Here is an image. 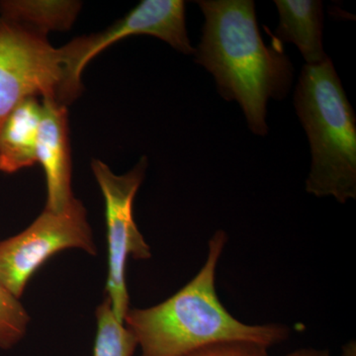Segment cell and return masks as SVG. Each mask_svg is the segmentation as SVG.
<instances>
[{"instance_id":"obj_1","label":"cell","mask_w":356,"mask_h":356,"mask_svg":"<svg viewBox=\"0 0 356 356\" xmlns=\"http://www.w3.org/2000/svg\"><path fill=\"white\" fill-rule=\"evenodd\" d=\"M205 16L196 62L211 72L218 91L242 107L248 128L266 136L267 102L287 95L293 67L282 43L266 46L259 33L252 0L198 1Z\"/></svg>"},{"instance_id":"obj_2","label":"cell","mask_w":356,"mask_h":356,"mask_svg":"<svg viewBox=\"0 0 356 356\" xmlns=\"http://www.w3.org/2000/svg\"><path fill=\"white\" fill-rule=\"evenodd\" d=\"M226 243V233L216 232L207 259L193 280L159 305L128 311L124 324L136 337L140 356H184L225 341H250L270 348L287 339L289 329L285 325L245 324L220 301L215 278Z\"/></svg>"},{"instance_id":"obj_3","label":"cell","mask_w":356,"mask_h":356,"mask_svg":"<svg viewBox=\"0 0 356 356\" xmlns=\"http://www.w3.org/2000/svg\"><path fill=\"white\" fill-rule=\"evenodd\" d=\"M294 104L311 146L306 191L343 204L355 199V114L331 58L304 65Z\"/></svg>"},{"instance_id":"obj_4","label":"cell","mask_w":356,"mask_h":356,"mask_svg":"<svg viewBox=\"0 0 356 356\" xmlns=\"http://www.w3.org/2000/svg\"><path fill=\"white\" fill-rule=\"evenodd\" d=\"M39 95L55 98L65 106L76 99L64 49L0 17V125L18 104Z\"/></svg>"},{"instance_id":"obj_5","label":"cell","mask_w":356,"mask_h":356,"mask_svg":"<svg viewBox=\"0 0 356 356\" xmlns=\"http://www.w3.org/2000/svg\"><path fill=\"white\" fill-rule=\"evenodd\" d=\"M146 156L125 175H118L99 159H92L91 170L105 202L107 243H108V276L105 296L109 299L115 317L124 323L130 310L126 285V266L129 257L149 259L151 248L134 221L133 203L145 178Z\"/></svg>"},{"instance_id":"obj_6","label":"cell","mask_w":356,"mask_h":356,"mask_svg":"<svg viewBox=\"0 0 356 356\" xmlns=\"http://www.w3.org/2000/svg\"><path fill=\"white\" fill-rule=\"evenodd\" d=\"M97 248L83 202L74 199L63 212H44L24 231L0 242V282L20 299L33 274L54 254Z\"/></svg>"},{"instance_id":"obj_7","label":"cell","mask_w":356,"mask_h":356,"mask_svg":"<svg viewBox=\"0 0 356 356\" xmlns=\"http://www.w3.org/2000/svg\"><path fill=\"white\" fill-rule=\"evenodd\" d=\"M138 35L156 37L186 55L195 53L185 24V2L182 0H143L127 15L107 29L79 37L63 47L70 88L74 95H81L83 70L93 58L117 42Z\"/></svg>"},{"instance_id":"obj_8","label":"cell","mask_w":356,"mask_h":356,"mask_svg":"<svg viewBox=\"0 0 356 356\" xmlns=\"http://www.w3.org/2000/svg\"><path fill=\"white\" fill-rule=\"evenodd\" d=\"M42 115L37 140V163L46 175V209L63 212L74 200L72 191V159L67 106L55 98H42Z\"/></svg>"},{"instance_id":"obj_9","label":"cell","mask_w":356,"mask_h":356,"mask_svg":"<svg viewBox=\"0 0 356 356\" xmlns=\"http://www.w3.org/2000/svg\"><path fill=\"white\" fill-rule=\"evenodd\" d=\"M280 13L276 38L293 43L305 58L306 65L327 60L323 44V3L318 0H275Z\"/></svg>"},{"instance_id":"obj_10","label":"cell","mask_w":356,"mask_h":356,"mask_svg":"<svg viewBox=\"0 0 356 356\" xmlns=\"http://www.w3.org/2000/svg\"><path fill=\"white\" fill-rule=\"evenodd\" d=\"M42 103L30 97L18 104L0 125V172L14 173L37 163Z\"/></svg>"},{"instance_id":"obj_11","label":"cell","mask_w":356,"mask_h":356,"mask_svg":"<svg viewBox=\"0 0 356 356\" xmlns=\"http://www.w3.org/2000/svg\"><path fill=\"white\" fill-rule=\"evenodd\" d=\"M81 9V2L72 0H3L0 17L47 37L69 30Z\"/></svg>"},{"instance_id":"obj_12","label":"cell","mask_w":356,"mask_h":356,"mask_svg":"<svg viewBox=\"0 0 356 356\" xmlns=\"http://www.w3.org/2000/svg\"><path fill=\"white\" fill-rule=\"evenodd\" d=\"M96 322L93 356H133L138 346L136 337L124 323L115 317L106 296L96 309Z\"/></svg>"},{"instance_id":"obj_13","label":"cell","mask_w":356,"mask_h":356,"mask_svg":"<svg viewBox=\"0 0 356 356\" xmlns=\"http://www.w3.org/2000/svg\"><path fill=\"white\" fill-rule=\"evenodd\" d=\"M30 317L13 292L0 282V348L10 350L27 332Z\"/></svg>"},{"instance_id":"obj_14","label":"cell","mask_w":356,"mask_h":356,"mask_svg":"<svg viewBox=\"0 0 356 356\" xmlns=\"http://www.w3.org/2000/svg\"><path fill=\"white\" fill-rule=\"evenodd\" d=\"M267 348L250 341H225L204 346L184 356H268Z\"/></svg>"},{"instance_id":"obj_15","label":"cell","mask_w":356,"mask_h":356,"mask_svg":"<svg viewBox=\"0 0 356 356\" xmlns=\"http://www.w3.org/2000/svg\"><path fill=\"white\" fill-rule=\"evenodd\" d=\"M284 356H331L329 351L315 350V348H302L293 351Z\"/></svg>"}]
</instances>
